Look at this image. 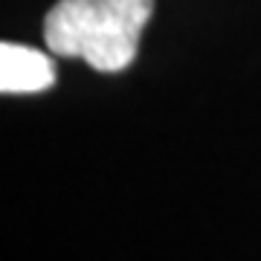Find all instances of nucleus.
Returning a JSON list of instances; mask_svg holds the SVG:
<instances>
[{
    "label": "nucleus",
    "instance_id": "nucleus-2",
    "mask_svg": "<svg viewBox=\"0 0 261 261\" xmlns=\"http://www.w3.org/2000/svg\"><path fill=\"white\" fill-rule=\"evenodd\" d=\"M56 84V67L47 53L23 44H0V90L3 93H41Z\"/></svg>",
    "mask_w": 261,
    "mask_h": 261
},
{
    "label": "nucleus",
    "instance_id": "nucleus-1",
    "mask_svg": "<svg viewBox=\"0 0 261 261\" xmlns=\"http://www.w3.org/2000/svg\"><path fill=\"white\" fill-rule=\"evenodd\" d=\"M151 12L154 0H58L44 20V41L56 56L119 73L137 58Z\"/></svg>",
    "mask_w": 261,
    "mask_h": 261
}]
</instances>
